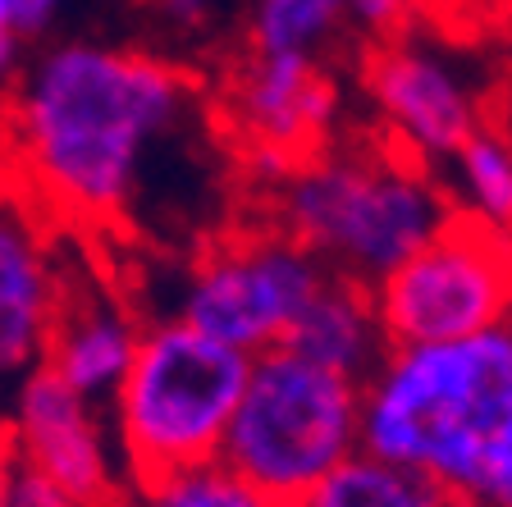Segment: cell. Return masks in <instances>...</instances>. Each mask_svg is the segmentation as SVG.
Instances as JSON below:
<instances>
[{"label": "cell", "instance_id": "cell-1", "mask_svg": "<svg viewBox=\"0 0 512 507\" xmlns=\"http://www.w3.org/2000/svg\"><path fill=\"white\" fill-rule=\"evenodd\" d=\"M183 69L115 46H51L28 69L10 110L23 174L60 215L115 220L165 133L183 119Z\"/></svg>", "mask_w": 512, "mask_h": 507}, {"label": "cell", "instance_id": "cell-2", "mask_svg": "<svg viewBox=\"0 0 512 507\" xmlns=\"http://www.w3.org/2000/svg\"><path fill=\"white\" fill-rule=\"evenodd\" d=\"M362 453L458 507H512V320L384 352L362 380Z\"/></svg>", "mask_w": 512, "mask_h": 507}, {"label": "cell", "instance_id": "cell-3", "mask_svg": "<svg viewBox=\"0 0 512 507\" xmlns=\"http://www.w3.org/2000/svg\"><path fill=\"white\" fill-rule=\"evenodd\" d=\"M453 215L448 192L416 156L320 151L279 192V233L307 247L330 275L375 288L435 238Z\"/></svg>", "mask_w": 512, "mask_h": 507}, {"label": "cell", "instance_id": "cell-4", "mask_svg": "<svg viewBox=\"0 0 512 507\" xmlns=\"http://www.w3.org/2000/svg\"><path fill=\"white\" fill-rule=\"evenodd\" d=\"M247 361V352L192 329L179 316L142 329L133 366L115 389L119 457L128 466V485L220 462Z\"/></svg>", "mask_w": 512, "mask_h": 507}, {"label": "cell", "instance_id": "cell-5", "mask_svg": "<svg viewBox=\"0 0 512 507\" xmlns=\"http://www.w3.org/2000/svg\"><path fill=\"white\" fill-rule=\"evenodd\" d=\"M352 453H362V380L316 366L284 343L252 352L220 462L293 503Z\"/></svg>", "mask_w": 512, "mask_h": 507}, {"label": "cell", "instance_id": "cell-6", "mask_svg": "<svg viewBox=\"0 0 512 507\" xmlns=\"http://www.w3.org/2000/svg\"><path fill=\"white\" fill-rule=\"evenodd\" d=\"M389 348L453 343L512 320V233L453 211L421 252L371 288Z\"/></svg>", "mask_w": 512, "mask_h": 507}, {"label": "cell", "instance_id": "cell-7", "mask_svg": "<svg viewBox=\"0 0 512 507\" xmlns=\"http://www.w3.org/2000/svg\"><path fill=\"white\" fill-rule=\"evenodd\" d=\"M325 275L330 270L288 233H256L197 261L183 284L179 320L252 357L284 343Z\"/></svg>", "mask_w": 512, "mask_h": 507}, {"label": "cell", "instance_id": "cell-8", "mask_svg": "<svg viewBox=\"0 0 512 507\" xmlns=\"http://www.w3.org/2000/svg\"><path fill=\"white\" fill-rule=\"evenodd\" d=\"M339 110V87L316 55L252 51L224 92V115L261 174L279 183L320 156Z\"/></svg>", "mask_w": 512, "mask_h": 507}, {"label": "cell", "instance_id": "cell-9", "mask_svg": "<svg viewBox=\"0 0 512 507\" xmlns=\"http://www.w3.org/2000/svg\"><path fill=\"white\" fill-rule=\"evenodd\" d=\"M14 457L60 485L78 507H119L128 485H119L115 457L96 407L83 402L46 366L28 370L14 407Z\"/></svg>", "mask_w": 512, "mask_h": 507}, {"label": "cell", "instance_id": "cell-10", "mask_svg": "<svg viewBox=\"0 0 512 507\" xmlns=\"http://www.w3.org/2000/svg\"><path fill=\"white\" fill-rule=\"evenodd\" d=\"M366 87L398 147L416 160H448L480 128L462 78L407 42H384L366 60Z\"/></svg>", "mask_w": 512, "mask_h": 507}, {"label": "cell", "instance_id": "cell-11", "mask_svg": "<svg viewBox=\"0 0 512 507\" xmlns=\"http://www.w3.org/2000/svg\"><path fill=\"white\" fill-rule=\"evenodd\" d=\"M60 307V270L28 211L0 201V370L19 375L46 361Z\"/></svg>", "mask_w": 512, "mask_h": 507}, {"label": "cell", "instance_id": "cell-12", "mask_svg": "<svg viewBox=\"0 0 512 507\" xmlns=\"http://www.w3.org/2000/svg\"><path fill=\"white\" fill-rule=\"evenodd\" d=\"M138 320L128 316L110 293H87L69 297L60 284V307H55V325L46 338V361L55 380H64L83 402H106L115 398L124 370L133 366L138 352Z\"/></svg>", "mask_w": 512, "mask_h": 507}, {"label": "cell", "instance_id": "cell-13", "mask_svg": "<svg viewBox=\"0 0 512 507\" xmlns=\"http://www.w3.org/2000/svg\"><path fill=\"white\" fill-rule=\"evenodd\" d=\"M284 348H293L316 366L339 370L348 380H366L389 352L371 288L343 275H325L316 293L307 297V307L298 311V320L288 325Z\"/></svg>", "mask_w": 512, "mask_h": 507}, {"label": "cell", "instance_id": "cell-14", "mask_svg": "<svg viewBox=\"0 0 512 507\" xmlns=\"http://www.w3.org/2000/svg\"><path fill=\"white\" fill-rule=\"evenodd\" d=\"M288 507H458L426 476L403 471L394 462H380L371 453H352L343 466L311 485Z\"/></svg>", "mask_w": 512, "mask_h": 507}, {"label": "cell", "instance_id": "cell-15", "mask_svg": "<svg viewBox=\"0 0 512 507\" xmlns=\"http://www.w3.org/2000/svg\"><path fill=\"white\" fill-rule=\"evenodd\" d=\"M119 507H288V503L270 498L266 489L247 485L224 462H206L174 471V476L133 480L124 489V498H119Z\"/></svg>", "mask_w": 512, "mask_h": 507}, {"label": "cell", "instance_id": "cell-16", "mask_svg": "<svg viewBox=\"0 0 512 507\" xmlns=\"http://www.w3.org/2000/svg\"><path fill=\"white\" fill-rule=\"evenodd\" d=\"M448 160L458 174L467 215L499 233H512V142L490 128H476Z\"/></svg>", "mask_w": 512, "mask_h": 507}, {"label": "cell", "instance_id": "cell-17", "mask_svg": "<svg viewBox=\"0 0 512 507\" xmlns=\"http://www.w3.org/2000/svg\"><path fill=\"white\" fill-rule=\"evenodd\" d=\"M348 19V0H256L252 51L316 55Z\"/></svg>", "mask_w": 512, "mask_h": 507}, {"label": "cell", "instance_id": "cell-18", "mask_svg": "<svg viewBox=\"0 0 512 507\" xmlns=\"http://www.w3.org/2000/svg\"><path fill=\"white\" fill-rule=\"evenodd\" d=\"M0 507H78V503L60 485H51L42 471H32V466H23L14 457V471H10V485H5V503Z\"/></svg>", "mask_w": 512, "mask_h": 507}, {"label": "cell", "instance_id": "cell-19", "mask_svg": "<svg viewBox=\"0 0 512 507\" xmlns=\"http://www.w3.org/2000/svg\"><path fill=\"white\" fill-rule=\"evenodd\" d=\"M348 19L371 32H394L407 19V0H348Z\"/></svg>", "mask_w": 512, "mask_h": 507}, {"label": "cell", "instance_id": "cell-20", "mask_svg": "<svg viewBox=\"0 0 512 507\" xmlns=\"http://www.w3.org/2000/svg\"><path fill=\"white\" fill-rule=\"evenodd\" d=\"M64 0H10V23L14 32H42L46 23L55 19V10H60Z\"/></svg>", "mask_w": 512, "mask_h": 507}, {"label": "cell", "instance_id": "cell-21", "mask_svg": "<svg viewBox=\"0 0 512 507\" xmlns=\"http://www.w3.org/2000/svg\"><path fill=\"white\" fill-rule=\"evenodd\" d=\"M160 10H165V19H170L174 28H202L211 0H160Z\"/></svg>", "mask_w": 512, "mask_h": 507}, {"label": "cell", "instance_id": "cell-22", "mask_svg": "<svg viewBox=\"0 0 512 507\" xmlns=\"http://www.w3.org/2000/svg\"><path fill=\"white\" fill-rule=\"evenodd\" d=\"M14 55H19V32L0 23V78L14 69Z\"/></svg>", "mask_w": 512, "mask_h": 507}, {"label": "cell", "instance_id": "cell-23", "mask_svg": "<svg viewBox=\"0 0 512 507\" xmlns=\"http://www.w3.org/2000/svg\"><path fill=\"white\" fill-rule=\"evenodd\" d=\"M10 471H14V444L10 434L0 439V503H5V485H10Z\"/></svg>", "mask_w": 512, "mask_h": 507}, {"label": "cell", "instance_id": "cell-24", "mask_svg": "<svg viewBox=\"0 0 512 507\" xmlns=\"http://www.w3.org/2000/svg\"><path fill=\"white\" fill-rule=\"evenodd\" d=\"M0 23H5V28H14V23H10V0H0Z\"/></svg>", "mask_w": 512, "mask_h": 507}]
</instances>
